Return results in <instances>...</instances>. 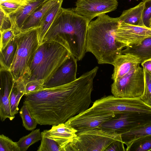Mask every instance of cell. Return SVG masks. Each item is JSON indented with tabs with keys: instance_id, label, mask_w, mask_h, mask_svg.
<instances>
[{
	"instance_id": "7402d4cb",
	"label": "cell",
	"mask_w": 151,
	"mask_h": 151,
	"mask_svg": "<svg viewBox=\"0 0 151 151\" xmlns=\"http://www.w3.org/2000/svg\"><path fill=\"white\" fill-rule=\"evenodd\" d=\"M151 135V121L121 134L123 143L128 148L132 142L141 137Z\"/></svg>"
},
{
	"instance_id": "3957f363",
	"label": "cell",
	"mask_w": 151,
	"mask_h": 151,
	"mask_svg": "<svg viewBox=\"0 0 151 151\" xmlns=\"http://www.w3.org/2000/svg\"><path fill=\"white\" fill-rule=\"evenodd\" d=\"M89 22L73 8H61L44 38L43 42L58 38L68 43L71 54L78 61L86 52Z\"/></svg>"
},
{
	"instance_id": "7c38bea8",
	"label": "cell",
	"mask_w": 151,
	"mask_h": 151,
	"mask_svg": "<svg viewBox=\"0 0 151 151\" xmlns=\"http://www.w3.org/2000/svg\"><path fill=\"white\" fill-rule=\"evenodd\" d=\"M115 115L113 113L85 111L69 119L65 123L78 132L99 127L103 123L112 119Z\"/></svg>"
},
{
	"instance_id": "484cf974",
	"label": "cell",
	"mask_w": 151,
	"mask_h": 151,
	"mask_svg": "<svg viewBox=\"0 0 151 151\" xmlns=\"http://www.w3.org/2000/svg\"><path fill=\"white\" fill-rule=\"evenodd\" d=\"M19 115L21 117L23 126L27 130H34L38 124L33 118L27 105L23 102V104L19 111Z\"/></svg>"
},
{
	"instance_id": "603a6c76",
	"label": "cell",
	"mask_w": 151,
	"mask_h": 151,
	"mask_svg": "<svg viewBox=\"0 0 151 151\" xmlns=\"http://www.w3.org/2000/svg\"><path fill=\"white\" fill-rule=\"evenodd\" d=\"M17 47L15 37L3 50H0V69L10 70L14 61Z\"/></svg>"
},
{
	"instance_id": "2e32d148",
	"label": "cell",
	"mask_w": 151,
	"mask_h": 151,
	"mask_svg": "<svg viewBox=\"0 0 151 151\" xmlns=\"http://www.w3.org/2000/svg\"><path fill=\"white\" fill-rule=\"evenodd\" d=\"M42 132L57 142L61 151H65L67 147L76 136L78 131L65 123L52 125L51 129L44 130Z\"/></svg>"
},
{
	"instance_id": "ba28073f",
	"label": "cell",
	"mask_w": 151,
	"mask_h": 151,
	"mask_svg": "<svg viewBox=\"0 0 151 151\" xmlns=\"http://www.w3.org/2000/svg\"><path fill=\"white\" fill-rule=\"evenodd\" d=\"M144 86L143 70L139 65L121 78L114 81L111 91L112 95L116 97L140 98Z\"/></svg>"
},
{
	"instance_id": "d590c367",
	"label": "cell",
	"mask_w": 151,
	"mask_h": 151,
	"mask_svg": "<svg viewBox=\"0 0 151 151\" xmlns=\"http://www.w3.org/2000/svg\"><path fill=\"white\" fill-rule=\"evenodd\" d=\"M105 151H126V149L122 141H117L111 143Z\"/></svg>"
},
{
	"instance_id": "4316f807",
	"label": "cell",
	"mask_w": 151,
	"mask_h": 151,
	"mask_svg": "<svg viewBox=\"0 0 151 151\" xmlns=\"http://www.w3.org/2000/svg\"><path fill=\"white\" fill-rule=\"evenodd\" d=\"M151 150V135L139 138L133 142L126 148V151H149Z\"/></svg>"
},
{
	"instance_id": "d6986e66",
	"label": "cell",
	"mask_w": 151,
	"mask_h": 151,
	"mask_svg": "<svg viewBox=\"0 0 151 151\" xmlns=\"http://www.w3.org/2000/svg\"><path fill=\"white\" fill-rule=\"evenodd\" d=\"M122 54H129L139 59L141 63L151 59V37L147 38L141 43L126 47Z\"/></svg>"
},
{
	"instance_id": "74e56055",
	"label": "cell",
	"mask_w": 151,
	"mask_h": 151,
	"mask_svg": "<svg viewBox=\"0 0 151 151\" xmlns=\"http://www.w3.org/2000/svg\"><path fill=\"white\" fill-rule=\"evenodd\" d=\"M147 0H142L143 1H147Z\"/></svg>"
},
{
	"instance_id": "836d02e7",
	"label": "cell",
	"mask_w": 151,
	"mask_h": 151,
	"mask_svg": "<svg viewBox=\"0 0 151 151\" xmlns=\"http://www.w3.org/2000/svg\"><path fill=\"white\" fill-rule=\"evenodd\" d=\"M11 23L9 16L0 9V33L11 28Z\"/></svg>"
},
{
	"instance_id": "e0dca14e",
	"label": "cell",
	"mask_w": 151,
	"mask_h": 151,
	"mask_svg": "<svg viewBox=\"0 0 151 151\" xmlns=\"http://www.w3.org/2000/svg\"><path fill=\"white\" fill-rule=\"evenodd\" d=\"M141 64L139 59L129 54H119L113 64L114 66L112 79L116 81L122 77Z\"/></svg>"
},
{
	"instance_id": "4dcf8cb0",
	"label": "cell",
	"mask_w": 151,
	"mask_h": 151,
	"mask_svg": "<svg viewBox=\"0 0 151 151\" xmlns=\"http://www.w3.org/2000/svg\"><path fill=\"white\" fill-rule=\"evenodd\" d=\"M0 151H20L17 142L3 134L0 135Z\"/></svg>"
},
{
	"instance_id": "4fadbf2b",
	"label": "cell",
	"mask_w": 151,
	"mask_h": 151,
	"mask_svg": "<svg viewBox=\"0 0 151 151\" xmlns=\"http://www.w3.org/2000/svg\"><path fill=\"white\" fill-rule=\"evenodd\" d=\"M77 60L72 54L43 87L51 88L70 83L77 79Z\"/></svg>"
},
{
	"instance_id": "8992f818",
	"label": "cell",
	"mask_w": 151,
	"mask_h": 151,
	"mask_svg": "<svg viewBox=\"0 0 151 151\" xmlns=\"http://www.w3.org/2000/svg\"><path fill=\"white\" fill-rule=\"evenodd\" d=\"M122 141L121 134L99 127L78 132L65 151H104L112 143Z\"/></svg>"
},
{
	"instance_id": "9c48e42d",
	"label": "cell",
	"mask_w": 151,
	"mask_h": 151,
	"mask_svg": "<svg viewBox=\"0 0 151 151\" xmlns=\"http://www.w3.org/2000/svg\"><path fill=\"white\" fill-rule=\"evenodd\" d=\"M151 121V114L139 112H124L116 114L99 127L121 134Z\"/></svg>"
},
{
	"instance_id": "e575fe53",
	"label": "cell",
	"mask_w": 151,
	"mask_h": 151,
	"mask_svg": "<svg viewBox=\"0 0 151 151\" xmlns=\"http://www.w3.org/2000/svg\"><path fill=\"white\" fill-rule=\"evenodd\" d=\"M25 93L26 95L35 92L43 87V84L37 81H33L28 82L25 84Z\"/></svg>"
},
{
	"instance_id": "44dd1931",
	"label": "cell",
	"mask_w": 151,
	"mask_h": 151,
	"mask_svg": "<svg viewBox=\"0 0 151 151\" xmlns=\"http://www.w3.org/2000/svg\"><path fill=\"white\" fill-rule=\"evenodd\" d=\"M144 6V2L142 1L133 8L123 11L118 17L120 22H123L132 25L145 26L142 19Z\"/></svg>"
},
{
	"instance_id": "5bb4252c",
	"label": "cell",
	"mask_w": 151,
	"mask_h": 151,
	"mask_svg": "<svg viewBox=\"0 0 151 151\" xmlns=\"http://www.w3.org/2000/svg\"><path fill=\"white\" fill-rule=\"evenodd\" d=\"M0 118L1 121L14 118L10 106V93L14 82L9 70L0 69Z\"/></svg>"
},
{
	"instance_id": "ac0fdd59",
	"label": "cell",
	"mask_w": 151,
	"mask_h": 151,
	"mask_svg": "<svg viewBox=\"0 0 151 151\" xmlns=\"http://www.w3.org/2000/svg\"><path fill=\"white\" fill-rule=\"evenodd\" d=\"M63 0H47L37 9L27 19L21 28V32L30 28L40 27L41 21L52 6Z\"/></svg>"
},
{
	"instance_id": "83f0119b",
	"label": "cell",
	"mask_w": 151,
	"mask_h": 151,
	"mask_svg": "<svg viewBox=\"0 0 151 151\" xmlns=\"http://www.w3.org/2000/svg\"><path fill=\"white\" fill-rule=\"evenodd\" d=\"M41 143L37 151H61L59 145L54 139L41 132Z\"/></svg>"
},
{
	"instance_id": "6da1fadb",
	"label": "cell",
	"mask_w": 151,
	"mask_h": 151,
	"mask_svg": "<svg viewBox=\"0 0 151 151\" xmlns=\"http://www.w3.org/2000/svg\"><path fill=\"white\" fill-rule=\"evenodd\" d=\"M98 69L95 67L70 83L42 87L24 95V101L38 124L53 125L65 123L88 109Z\"/></svg>"
},
{
	"instance_id": "52a82bcc",
	"label": "cell",
	"mask_w": 151,
	"mask_h": 151,
	"mask_svg": "<svg viewBox=\"0 0 151 151\" xmlns=\"http://www.w3.org/2000/svg\"><path fill=\"white\" fill-rule=\"evenodd\" d=\"M89 112L118 114L139 112L151 114V107L140 98H121L113 95L104 96L96 100L86 111Z\"/></svg>"
},
{
	"instance_id": "ffe728a7",
	"label": "cell",
	"mask_w": 151,
	"mask_h": 151,
	"mask_svg": "<svg viewBox=\"0 0 151 151\" xmlns=\"http://www.w3.org/2000/svg\"><path fill=\"white\" fill-rule=\"evenodd\" d=\"M63 1H60L50 8L41 19L40 27L38 29V37L40 44L42 43L46 33L62 8Z\"/></svg>"
},
{
	"instance_id": "d6a6232c",
	"label": "cell",
	"mask_w": 151,
	"mask_h": 151,
	"mask_svg": "<svg viewBox=\"0 0 151 151\" xmlns=\"http://www.w3.org/2000/svg\"><path fill=\"white\" fill-rule=\"evenodd\" d=\"M144 8L142 15V19L144 25L151 28V0L144 1Z\"/></svg>"
},
{
	"instance_id": "7a4b0ae2",
	"label": "cell",
	"mask_w": 151,
	"mask_h": 151,
	"mask_svg": "<svg viewBox=\"0 0 151 151\" xmlns=\"http://www.w3.org/2000/svg\"><path fill=\"white\" fill-rule=\"evenodd\" d=\"M120 23L118 17L103 14L89 24L86 52L92 53L99 64L113 65L116 57L125 47L116 39L115 32Z\"/></svg>"
},
{
	"instance_id": "30bf717a",
	"label": "cell",
	"mask_w": 151,
	"mask_h": 151,
	"mask_svg": "<svg viewBox=\"0 0 151 151\" xmlns=\"http://www.w3.org/2000/svg\"><path fill=\"white\" fill-rule=\"evenodd\" d=\"M118 4L117 0H76L73 9L89 23L94 17L115 10Z\"/></svg>"
},
{
	"instance_id": "cb8c5ba5",
	"label": "cell",
	"mask_w": 151,
	"mask_h": 151,
	"mask_svg": "<svg viewBox=\"0 0 151 151\" xmlns=\"http://www.w3.org/2000/svg\"><path fill=\"white\" fill-rule=\"evenodd\" d=\"M25 93V85L23 81H14L10 96V106L13 116L18 113V105L20 100Z\"/></svg>"
},
{
	"instance_id": "5b68a950",
	"label": "cell",
	"mask_w": 151,
	"mask_h": 151,
	"mask_svg": "<svg viewBox=\"0 0 151 151\" xmlns=\"http://www.w3.org/2000/svg\"><path fill=\"white\" fill-rule=\"evenodd\" d=\"M40 27L22 32L16 36L17 47L10 70L15 81L24 82L29 74L30 68L39 45L38 29Z\"/></svg>"
},
{
	"instance_id": "8fae6325",
	"label": "cell",
	"mask_w": 151,
	"mask_h": 151,
	"mask_svg": "<svg viewBox=\"0 0 151 151\" xmlns=\"http://www.w3.org/2000/svg\"><path fill=\"white\" fill-rule=\"evenodd\" d=\"M115 35L116 40L126 47L139 43L145 39L151 37V28L120 22Z\"/></svg>"
},
{
	"instance_id": "9a60e30c",
	"label": "cell",
	"mask_w": 151,
	"mask_h": 151,
	"mask_svg": "<svg viewBox=\"0 0 151 151\" xmlns=\"http://www.w3.org/2000/svg\"><path fill=\"white\" fill-rule=\"evenodd\" d=\"M47 0H29L14 13L9 15L12 25L16 34L21 30L27 19Z\"/></svg>"
},
{
	"instance_id": "d4e9b609",
	"label": "cell",
	"mask_w": 151,
	"mask_h": 151,
	"mask_svg": "<svg viewBox=\"0 0 151 151\" xmlns=\"http://www.w3.org/2000/svg\"><path fill=\"white\" fill-rule=\"evenodd\" d=\"M41 139L40 129H37L22 137L17 142L20 151H26L31 145L41 140Z\"/></svg>"
},
{
	"instance_id": "8d00e7d4",
	"label": "cell",
	"mask_w": 151,
	"mask_h": 151,
	"mask_svg": "<svg viewBox=\"0 0 151 151\" xmlns=\"http://www.w3.org/2000/svg\"><path fill=\"white\" fill-rule=\"evenodd\" d=\"M141 64L142 68L151 73V59L145 61Z\"/></svg>"
},
{
	"instance_id": "f546056e",
	"label": "cell",
	"mask_w": 151,
	"mask_h": 151,
	"mask_svg": "<svg viewBox=\"0 0 151 151\" xmlns=\"http://www.w3.org/2000/svg\"><path fill=\"white\" fill-rule=\"evenodd\" d=\"M29 0H15L0 3V9L8 15L13 13Z\"/></svg>"
},
{
	"instance_id": "277c9868",
	"label": "cell",
	"mask_w": 151,
	"mask_h": 151,
	"mask_svg": "<svg viewBox=\"0 0 151 151\" xmlns=\"http://www.w3.org/2000/svg\"><path fill=\"white\" fill-rule=\"evenodd\" d=\"M71 54L68 43L61 39L43 42L36 52L24 83L37 81L43 85Z\"/></svg>"
},
{
	"instance_id": "1f68e13d",
	"label": "cell",
	"mask_w": 151,
	"mask_h": 151,
	"mask_svg": "<svg viewBox=\"0 0 151 151\" xmlns=\"http://www.w3.org/2000/svg\"><path fill=\"white\" fill-rule=\"evenodd\" d=\"M0 34V50L4 49L17 35L12 26Z\"/></svg>"
},
{
	"instance_id": "f1b7e54d",
	"label": "cell",
	"mask_w": 151,
	"mask_h": 151,
	"mask_svg": "<svg viewBox=\"0 0 151 151\" xmlns=\"http://www.w3.org/2000/svg\"><path fill=\"white\" fill-rule=\"evenodd\" d=\"M144 86L140 99L151 107V73L143 68Z\"/></svg>"
}]
</instances>
